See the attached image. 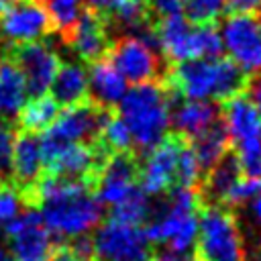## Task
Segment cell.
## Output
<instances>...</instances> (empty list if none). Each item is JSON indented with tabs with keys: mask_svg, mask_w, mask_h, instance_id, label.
I'll return each mask as SVG.
<instances>
[{
	"mask_svg": "<svg viewBox=\"0 0 261 261\" xmlns=\"http://www.w3.org/2000/svg\"><path fill=\"white\" fill-rule=\"evenodd\" d=\"M39 204L45 226L61 237L75 239L88 234L102 220V204L90 184L43 173L31 192L29 206Z\"/></svg>",
	"mask_w": 261,
	"mask_h": 261,
	"instance_id": "6da1fadb",
	"label": "cell"
},
{
	"mask_svg": "<svg viewBox=\"0 0 261 261\" xmlns=\"http://www.w3.org/2000/svg\"><path fill=\"white\" fill-rule=\"evenodd\" d=\"M251 75H247L232 59H188L171 63L167 71V88L188 100L226 102L247 92Z\"/></svg>",
	"mask_w": 261,
	"mask_h": 261,
	"instance_id": "7a4b0ae2",
	"label": "cell"
},
{
	"mask_svg": "<svg viewBox=\"0 0 261 261\" xmlns=\"http://www.w3.org/2000/svg\"><path fill=\"white\" fill-rule=\"evenodd\" d=\"M116 108L139 155H147L169 133V90L163 82L135 84Z\"/></svg>",
	"mask_w": 261,
	"mask_h": 261,
	"instance_id": "3957f363",
	"label": "cell"
},
{
	"mask_svg": "<svg viewBox=\"0 0 261 261\" xmlns=\"http://www.w3.org/2000/svg\"><path fill=\"white\" fill-rule=\"evenodd\" d=\"M159 53L171 63L188 59H214L222 55V41L216 22L192 24L181 12L155 18Z\"/></svg>",
	"mask_w": 261,
	"mask_h": 261,
	"instance_id": "277c9868",
	"label": "cell"
},
{
	"mask_svg": "<svg viewBox=\"0 0 261 261\" xmlns=\"http://www.w3.org/2000/svg\"><path fill=\"white\" fill-rule=\"evenodd\" d=\"M194 257L198 261H249L243 230L232 208L222 204L200 206Z\"/></svg>",
	"mask_w": 261,
	"mask_h": 261,
	"instance_id": "5b68a950",
	"label": "cell"
},
{
	"mask_svg": "<svg viewBox=\"0 0 261 261\" xmlns=\"http://www.w3.org/2000/svg\"><path fill=\"white\" fill-rule=\"evenodd\" d=\"M222 126L228 135L230 151L234 153L245 177L261 179V114L249 96L241 94L222 102Z\"/></svg>",
	"mask_w": 261,
	"mask_h": 261,
	"instance_id": "8992f818",
	"label": "cell"
},
{
	"mask_svg": "<svg viewBox=\"0 0 261 261\" xmlns=\"http://www.w3.org/2000/svg\"><path fill=\"white\" fill-rule=\"evenodd\" d=\"M92 241V261H149L153 243L139 224H124L108 218L96 226Z\"/></svg>",
	"mask_w": 261,
	"mask_h": 261,
	"instance_id": "52a82bcc",
	"label": "cell"
},
{
	"mask_svg": "<svg viewBox=\"0 0 261 261\" xmlns=\"http://www.w3.org/2000/svg\"><path fill=\"white\" fill-rule=\"evenodd\" d=\"M4 234L12 261H49L53 255L55 241L51 230L33 206H27L22 212L6 220Z\"/></svg>",
	"mask_w": 261,
	"mask_h": 261,
	"instance_id": "ba28073f",
	"label": "cell"
},
{
	"mask_svg": "<svg viewBox=\"0 0 261 261\" xmlns=\"http://www.w3.org/2000/svg\"><path fill=\"white\" fill-rule=\"evenodd\" d=\"M218 33L228 59L255 75L261 69V14H228Z\"/></svg>",
	"mask_w": 261,
	"mask_h": 261,
	"instance_id": "9c48e42d",
	"label": "cell"
},
{
	"mask_svg": "<svg viewBox=\"0 0 261 261\" xmlns=\"http://www.w3.org/2000/svg\"><path fill=\"white\" fill-rule=\"evenodd\" d=\"M108 110L96 106L90 98L77 102L73 106H65L59 110L57 118L51 122L49 128L43 130L41 139L65 145V143H96L102 122Z\"/></svg>",
	"mask_w": 261,
	"mask_h": 261,
	"instance_id": "30bf717a",
	"label": "cell"
},
{
	"mask_svg": "<svg viewBox=\"0 0 261 261\" xmlns=\"http://www.w3.org/2000/svg\"><path fill=\"white\" fill-rule=\"evenodd\" d=\"M6 57L14 61V65L20 69L29 96L37 98L47 94L59 69V57L49 43L31 41V43L12 45L6 47Z\"/></svg>",
	"mask_w": 261,
	"mask_h": 261,
	"instance_id": "8fae6325",
	"label": "cell"
},
{
	"mask_svg": "<svg viewBox=\"0 0 261 261\" xmlns=\"http://www.w3.org/2000/svg\"><path fill=\"white\" fill-rule=\"evenodd\" d=\"M184 143H186L184 137L175 133H167L163 141L145 155V161L139 163L137 186L147 196H161L175 186L177 155Z\"/></svg>",
	"mask_w": 261,
	"mask_h": 261,
	"instance_id": "7c38bea8",
	"label": "cell"
},
{
	"mask_svg": "<svg viewBox=\"0 0 261 261\" xmlns=\"http://www.w3.org/2000/svg\"><path fill=\"white\" fill-rule=\"evenodd\" d=\"M118 73L130 84L143 82H163L161 77V59L155 49L145 45L133 35H124L112 41V47L106 55Z\"/></svg>",
	"mask_w": 261,
	"mask_h": 261,
	"instance_id": "4fadbf2b",
	"label": "cell"
},
{
	"mask_svg": "<svg viewBox=\"0 0 261 261\" xmlns=\"http://www.w3.org/2000/svg\"><path fill=\"white\" fill-rule=\"evenodd\" d=\"M53 31L45 8L37 0H20L0 14V45L41 41Z\"/></svg>",
	"mask_w": 261,
	"mask_h": 261,
	"instance_id": "5bb4252c",
	"label": "cell"
},
{
	"mask_svg": "<svg viewBox=\"0 0 261 261\" xmlns=\"http://www.w3.org/2000/svg\"><path fill=\"white\" fill-rule=\"evenodd\" d=\"M139 157L133 151L110 153L102 163L96 181H94V196L102 206H116L120 200L128 196V192L137 186L139 177Z\"/></svg>",
	"mask_w": 261,
	"mask_h": 261,
	"instance_id": "9a60e30c",
	"label": "cell"
},
{
	"mask_svg": "<svg viewBox=\"0 0 261 261\" xmlns=\"http://www.w3.org/2000/svg\"><path fill=\"white\" fill-rule=\"evenodd\" d=\"M43 169L45 167H43L39 135L31 130H20L18 135H14L10 179H12V186L18 190L24 206H29L31 192L39 181V177L43 175Z\"/></svg>",
	"mask_w": 261,
	"mask_h": 261,
	"instance_id": "2e32d148",
	"label": "cell"
},
{
	"mask_svg": "<svg viewBox=\"0 0 261 261\" xmlns=\"http://www.w3.org/2000/svg\"><path fill=\"white\" fill-rule=\"evenodd\" d=\"M63 41L86 63H94L106 57L112 47V35H110V29L104 16L92 10H84L80 14L77 22L73 24V29L67 33Z\"/></svg>",
	"mask_w": 261,
	"mask_h": 261,
	"instance_id": "e0dca14e",
	"label": "cell"
},
{
	"mask_svg": "<svg viewBox=\"0 0 261 261\" xmlns=\"http://www.w3.org/2000/svg\"><path fill=\"white\" fill-rule=\"evenodd\" d=\"M169 90V88H167ZM220 116V108L208 100H188L169 90V126L184 139H194Z\"/></svg>",
	"mask_w": 261,
	"mask_h": 261,
	"instance_id": "ac0fdd59",
	"label": "cell"
},
{
	"mask_svg": "<svg viewBox=\"0 0 261 261\" xmlns=\"http://www.w3.org/2000/svg\"><path fill=\"white\" fill-rule=\"evenodd\" d=\"M126 84L128 82L118 73L108 57L90 63L88 67V98L104 110H114L120 104L128 90Z\"/></svg>",
	"mask_w": 261,
	"mask_h": 261,
	"instance_id": "d6986e66",
	"label": "cell"
},
{
	"mask_svg": "<svg viewBox=\"0 0 261 261\" xmlns=\"http://www.w3.org/2000/svg\"><path fill=\"white\" fill-rule=\"evenodd\" d=\"M243 177L239 161L232 151H228L212 169H208L198 186L202 204H222L230 188Z\"/></svg>",
	"mask_w": 261,
	"mask_h": 261,
	"instance_id": "ffe728a7",
	"label": "cell"
},
{
	"mask_svg": "<svg viewBox=\"0 0 261 261\" xmlns=\"http://www.w3.org/2000/svg\"><path fill=\"white\" fill-rule=\"evenodd\" d=\"M51 98L61 106H73L88 100V69L82 63H59V69L51 82Z\"/></svg>",
	"mask_w": 261,
	"mask_h": 261,
	"instance_id": "44dd1931",
	"label": "cell"
},
{
	"mask_svg": "<svg viewBox=\"0 0 261 261\" xmlns=\"http://www.w3.org/2000/svg\"><path fill=\"white\" fill-rule=\"evenodd\" d=\"M27 84L20 69L8 57L0 63V118L10 122L27 102Z\"/></svg>",
	"mask_w": 261,
	"mask_h": 261,
	"instance_id": "7402d4cb",
	"label": "cell"
},
{
	"mask_svg": "<svg viewBox=\"0 0 261 261\" xmlns=\"http://www.w3.org/2000/svg\"><path fill=\"white\" fill-rule=\"evenodd\" d=\"M190 147L194 151V155L200 161L202 171L206 173L208 169H212L228 151H230V143H228V135L222 126L220 120L212 122L206 130H202L200 135H196L194 139H190Z\"/></svg>",
	"mask_w": 261,
	"mask_h": 261,
	"instance_id": "603a6c76",
	"label": "cell"
},
{
	"mask_svg": "<svg viewBox=\"0 0 261 261\" xmlns=\"http://www.w3.org/2000/svg\"><path fill=\"white\" fill-rule=\"evenodd\" d=\"M151 12L147 6V0H112L108 12L104 14V20L108 29L116 27L120 31L133 33L147 20H151Z\"/></svg>",
	"mask_w": 261,
	"mask_h": 261,
	"instance_id": "cb8c5ba5",
	"label": "cell"
},
{
	"mask_svg": "<svg viewBox=\"0 0 261 261\" xmlns=\"http://www.w3.org/2000/svg\"><path fill=\"white\" fill-rule=\"evenodd\" d=\"M61 106L47 94L33 98L31 102H24V106L18 112V124L20 130H31V133H43L45 128L51 126V122L57 118Z\"/></svg>",
	"mask_w": 261,
	"mask_h": 261,
	"instance_id": "d4e9b609",
	"label": "cell"
},
{
	"mask_svg": "<svg viewBox=\"0 0 261 261\" xmlns=\"http://www.w3.org/2000/svg\"><path fill=\"white\" fill-rule=\"evenodd\" d=\"M151 210H153L151 196H147L139 186H135L124 200H120L116 206H112L110 218L124 222V224H139L141 226V222L149 220Z\"/></svg>",
	"mask_w": 261,
	"mask_h": 261,
	"instance_id": "484cf974",
	"label": "cell"
},
{
	"mask_svg": "<svg viewBox=\"0 0 261 261\" xmlns=\"http://www.w3.org/2000/svg\"><path fill=\"white\" fill-rule=\"evenodd\" d=\"M37 2L45 8V12L51 20V27L63 39L73 29L80 14L84 12V2L82 0H37Z\"/></svg>",
	"mask_w": 261,
	"mask_h": 261,
	"instance_id": "4316f807",
	"label": "cell"
},
{
	"mask_svg": "<svg viewBox=\"0 0 261 261\" xmlns=\"http://www.w3.org/2000/svg\"><path fill=\"white\" fill-rule=\"evenodd\" d=\"M98 143L106 153H120V151L133 149L128 126L124 124L120 114H114L112 110H108V114L102 122L100 135H98Z\"/></svg>",
	"mask_w": 261,
	"mask_h": 261,
	"instance_id": "83f0119b",
	"label": "cell"
},
{
	"mask_svg": "<svg viewBox=\"0 0 261 261\" xmlns=\"http://www.w3.org/2000/svg\"><path fill=\"white\" fill-rule=\"evenodd\" d=\"M204 177V171L200 167L198 157L194 155L190 141L186 139V143L179 149L177 155V169H175V186H186V188H198L200 181Z\"/></svg>",
	"mask_w": 261,
	"mask_h": 261,
	"instance_id": "f1b7e54d",
	"label": "cell"
},
{
	"mask_svg": "<svg viewBox=\"0 0 261 261\" xmlns=\"http://www.w3.org/2000/svg\"><path fill=\"white\" fill-rule=\"evenodd\" d=\"M224 12V0H181V14L192 24H212Z\"/></svg>",
	"mask_w": 261,
	"mask_h": 261,
	"instance_id": "f546056e",
	"label": "cell"
},
{
	"mask_svg": "<svg viewBox=\"0 0 261 261\" xmlns=\"http://www.w3.org/2000/svg\"><path fill=\"white\" fill-rule=\"evenodd\" d=\"M261 192V179L257 177H241L232 188L230 192L226 194V198L222 200V206H228V208H241L243 204H247L253 196H257Z\"/></svg>",
	"mask_w": 261,
	"mask_h": 261,
	"instance_id": "4dcf8cb0",
	"label": "cell"
},
{
	"mask_svg": "<svg viewBox=\"0 0 261 261\" xmlns=\"http://www.w3.org/2000/svg\"><path fill=\"white\" fill-rule=\"evenodd\" d=\"M12 147H14V128L10 126V122H2L0 126V184H12L10 179Z\"/></svg>",
	"mask_w": 261,
	"mask_h": 261,
	"instance_id": "1f68e13d",
	"label": "cell"
},
{
	"mask_svg": "<svg viewBox=\"0 0 261 261\" xmlns=\"http://www.w3.org/2000/svg\"><path fill=\"white\" fill-rule=\"evenodd\" d=\"M241 208H245L247 234L255 243V249H261V192L257 196H253L247 204H243Z\"/></svg>",
	"mask_w": 261,
	"mask_h": 261,
	"instance_id": "d6a6232c",
	"label": "cell"
},
{
	"mask_svg": "<svg viewBox=\"0 0 261 261\" xmlns=\"http://www.w3.org/2000/svg\"><path fill=\"white\" fill-rule=\"evenodd\" d=\"M22 198L12 184H0V222L10 220L18 214Z\"/></svg>",
	"mask_w": 261,
	"mask_h": 261,
	"instance_id": "836d02e7",
	"label": "cell"
},
{
	"mask_svg": "<svg viewBox=\"0 0 261 261\" xmlns=\"http://www.w3.org/2000/svg\"><path fill=\"white\" fill-rule=\"evenodd\" d=\"M147 6L153 18L181 12V0H147Z\"/></svg>",
	"mask_w": 261,
	"mask_h": 261,
	"instance_id": "e575fe53",
	"label": "cell"
},
{
	"mask_svg": "<svg viewBox=\"0 0 261 261\" xmlns=\"http://www.w3.org/2000/svg\"><path fill=\"white\" fill-rule=\"evenodd\" d=\"M228 14H261V0H224Z\"/></svg>",
	"mask_w": 261,
	"mask_h": 261,
	"instance_id": "d590c367",
	"label": "cell"
},
{
	"mask_svg": "<svg viewBox=\"0 0 261 261\" xmlns=\"http://www.w3.org/2000/svg\"><path fill=\"white\" fill-rule=\"evenodd\" d=\"M49 261H88V259L80 257L69 245H55L53 255H51Z\"/></svg>",
	"mask_w": 261,
	"mask_h": 261,
	"instance_id": "8d00e7d4",
	"label": "cell"
},
{
	"mask_svg": "<svg viewBox=\"0 0 261 261\" xmlns=\"http://www.w3.org/2000/svg\"><path fill=\"white\" fill-rule=\"evenodd\" d=\"M247 92H249L251 102L255 104V108H257V110H259V114H261V75H257V77L249 80Z\"/></svg>",
	"mask_w": 261,
	"mask_h": 261,
	"instance_id": "74e56055",
	"label": "cell"
},
{
	"mask_svg": "<svg viewBox=\"0 0 261 261\" xmlns=\"http://www.w3.org/2000/svg\"><path fill=\"white\" fill-rule=\"evenodd\" d=\"M82 2H84L86 10H92V12L100 14V16H104L108 12L110 4H112V0H82Z\"/></svg>",
	"mask_w": 261,
	"mask_h": 261,
	"instance_id": "f35d334b",
	"label": "cell"
},
{
	"mask_svg": "<svg viewBox=\"0 0 261 261\" xmlns=\"http://www.w3.org/2000/svg\"><path fill=\"white\" fill-rule=\"evenodd\" d=\"M149 261H192L190 255H181V253H173V251H161V253H155L151 255Z\"/></svg>",
	"mask_w": 261,
	"mask_h": 261,
	"instance_id": "ab89813d",
	"label": "cell"
},
{
	"mask_svg": "<svg viewBox=\"0 0 261 261\" xmlns=\"http://www.w3.org/2000/svg\"><path fill=\"white\" fill-rule=\"evenodd\" d=\"M0 261H12V257L6 253V249H4L2 243H0Z\"/></svg>",
	"mask_w": 261,
	"mask_h": 261,
	"instance_id": "60d3db41",
	"label": "cell"
},
{
	"mask_svg": "<svg viewBox=\"0 0 261 261\" xmlns=\"http://www.w3.org/2000/svg\"><path fill=\"white\" fill-rule=\"evenodd\" d=\"M255 253H257V261H261V249H257Z\"/></svg>",
	"mask_w": 261,
	"mask_h": 261,
	"instance_id": "b9f144b4",
	"label": "cell"
},
{
	"mask_svg": "<svg viewBox=\"0 0 261 261\" xmlns=\"http://www.w3.org/2000/svg\"><path fill=\"white\" fill-rule=\"evenodd\" d=\"M6 2H8V4H10V2H20V0H6Z\"/></svg>",
	"mask_w": 261,
	"mask_h": 261,
	"instance_id": "7bdbcfd3",
	"label": "cell"
},
{
	"mask_svg": "<svg viewBox=\"0 0 261 261\" xmlns=\"http://www.w3.org/2000/svg\"><path fill=\"white\" fill-rule=\"evenodd\" d=\"M192 261H198V259H196V257H192Z\"/></svg>",
	"mask_w": 261,
	"mask_h": 261,
	"instance_id": "ee69618b",
	"label": "cell"
}]
</instances>
